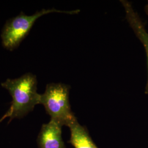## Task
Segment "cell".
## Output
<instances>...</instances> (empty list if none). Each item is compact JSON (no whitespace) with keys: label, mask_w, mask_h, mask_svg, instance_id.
<instances>
[{"label":"cell","mask_w":148,"mask_h":148,"mask_svg":"<svg viewBox=\"0 0 148 148\" xmlns=\"http://www.w3.org/2000/svg\"><path fill=\"white\" fill-rule=\"evenodd\" d=\"M70 86L62 83H51L46 86L43 94H40V104L45 107L51 120L62 127L69 125L77 120L71 110L69 101Z\"/></svg>","instance_id":"2"},{"label":"cell","mask_w":148,"mask_h":148,"mask_svg":"<svg viewBox=\"0 0 148 148\" xmlns=\"http://www.w3.org/2000/svg\"><path fill=\"white\" fill-rule=\"evenodd\" d=\"M70 138L68 143L75 148H98L90 136L86 127L79 124L77 120L69 126Z\"/></svg>","instance_id":"6"},{"label":"cell","mask_w":148,"mask_h":148,"mask_svg":"<svg viewBox=\"0 0 148 148\" xmlns=\"http://www.w3.org/2000/svg\"><path fill=\"white\" fill-rule=\"evenodd\" d=\"M10 116H11V112H10V110H8L7 111V112L5 113V114L0 119V123H1L2 121H3L6 118H7V117H10Z\"/></svg>","instance_id":"7"},{"label":"cell","mask_w":148,"mask_h":148,"mask_svg":"<svg viewBox=\"0 0 148 148\" xmlns=\"http://www.w3.org/2000/svg\"><path fill=\"white\" fill-rule=\"evenodd\" d=\"M120 2L125 9L126 18L130 26L145 48L147 57L148 68V32L146 30L145 24L137 12L134 10L130 2L126 0H121ZM145 93L148 95V75L147 82L145 88Z\"/></svg>","instance_id":"4"},{"label":"cell","mask_w":148,"mask_h":148,"mask_svg":"<svg viewBox=\"0 0 148 148\" xmlns=\"http://www.w3.org/2000/svg\"><path fill=\"white\" fill-rule=\"evenodd\" d=\"M145 12L147 13V14L148 16V1L147 2V4L145 6Z\"/></svg>","instance_id":"8"},{"label":"cell","mask_w":148,"mask_h":148,"mask_svg":"<svg viewBox=\"0 0 148 148\" xmlns=\"http://www.w3.org/2000/svg\"><path fill=\"white\" fill-rule=\"evenodd\" d=\"M36 76L31 73L24 74L14 79H6L1 86L8 91L12 101L9 110L10 121L14 119H21L32 112L40 104V94L37 92Z\"/></svg>","instance_id":"1"},{"label":"cell","mask_w":148,"mask_h":148,"mask_svg":"<svg viewBox=\"0 0 148 148\" xmlns=\"http://www.w3.org/2000/svg\"><path fill=\"white\" fill-rule=\"evenodd\" d=\"M79 12V10L62 11L54 8L43 9L41 11L36 12L32 16H27L21 12L19 15L6 21L1 35L2 46L6 49L10 51L17 48L27 36L37 19L45 14L54 12L76 14Z\"/></svg>","instance_id":"3"},{"label":"cell","mask_w":148,"mask_h":148,"mask_svg":"<svg viewBox=\"0 0 148 148\" xmlns=\"http://www.w3.org/2000/svg\"><path fill=\"white\" fill-rule=\"evenodd\" d=\"M37 142L39 148H66L62 138V126L52 120L43 124Z\"/></svg>","instance_id":"5"}]
</instances>
